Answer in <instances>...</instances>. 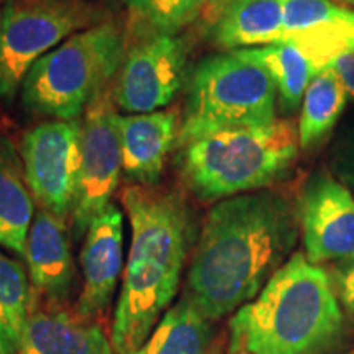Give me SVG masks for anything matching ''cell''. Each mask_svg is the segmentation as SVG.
I'll use <instances>...</instances> for the list:
<instances>
[{
	"mask_svg": "<svg viewBox=\"0 0 354 354\" xmlns=\"http://www.w3.org/2000/svg\"><path fill=\"white\" fill-rule=\"evenodd\" d=\"M32 310L28 271L0 251V354H20Z\"/></svg>",
	"mask_w": 354,
	"mask_h": 354,
	"instance_id": "22",
	"label": "cell"
},
{
	"mask_svg": "<svg viewBox=\"0 0 354 354\" xmlns=\"http://www.w3.org/2000/svg\"><path fill=\"white\" fill-rule=\"evenodd\" d=\"M123 205L131 241L110 343L117 354H131L172 307L198 227L189 201L176 189L128 185Z\"/></svg>",
	"mask_w": 354,
	"mask_h": 354,
	"instance_id": "2",
	"label": "cell"
},
{
	"mask_svg": "<svg viewBox=\"0 0 354 354\" xmlns=\"http://www.w3.org/2000/svg\"><path fill=\"white\" fill-rule=\"evenodd\" d=\"M25 180L38 207L71 216L82 161V120H46L24 136Z\"/></svg>",
	"mask_w": 354,
	"mask_h": 354,
	"instance_id": "8",
	"label": "cell"
},
{
	"mask_svg": "<svg viewBox=\"0 0 354 354\" xmlns=\"http://www.w3.org/2000/svg\"><path fill=\"white\" fill-rule=\"evenodd\" d=\"M284 10V38L307 32L318 25L336 19L344 7L331 0H282Z\"/></svg>",
	"mask_w": 354,
	"mask_h": 354,
	"instance_id": "23",
	"label": "cell"
},
{
	"mask_svg": "<svg viewBox=\"0 0 354 354\" xmlns=\"http://www.w3.org/2000/svg\"><path fill=\"white\" fill-rule=\"evenodd\" d=\"M346 318L333 279L305 253H294L258 297L230 320L228 351L343 354Z\"/></svg>",
	"mask_w": 354,
	"mask_h": 354,
	"instance_id": "3",
	"label": "cell"
},
{
	"mask_svg": "<svg viewBox=\"0 0 354 354\" xmlns=\"http://www.w3.org/2000/svg\"><path fill=\"white\" fill-rule=\"evenodd\" d=\"M339 2H343V3H346V6L354 7V0H339Z\"/></svg>",
	"mask_w": 354,
	"mask_h": 354,
	"instance_id": "30",
	"label": "cell"
},
{
	"mask_svg": "<svg viewBox=\"0 0 354 354\" xmlns=\"http://www.w3.org/2000/svg\"><path fill=\"white\" fill-rule=\"evenodd\" d=\"M228 51L264 46L284 38L282 0H233L209 30Z\"/></svg>",
	"mask_w": 354,
	"mask_h": 354,
	"instance_id": "15",
	"label": "cell"
},
{
	"mask_svg": "<svg viewBox=\"0 0 354 354\" xmlns=\"http://www.w3.org/2000/svg\"><path fill=\"white\" fill-rule=\"evenodd\" d=\"M91 354H117L113 351L112 348V343H110V339L105 336V333L100 335V338L97 339L94 349H92Z\"/></svg>",
	"mask_w": 354,
	"mask_h": 354,
	"instance_id": "28",
	"label": "cell"
},
{
	"mask_svg": "<svg viewBox=\"0 0 354 354\" xmlns=\"http://www.w3.org/2000/svg\"><path fill=\"white\" fill-rule=\"evenodd\" d=\"M24 258L33 294L46 307H63L74 281V261L66 221L38 207L26 236Z\"/></svg>",
	"mask_w": 354,
	"mask_h": 354,
	"instance_id": "13",
	"label": "cell"
},
{
	"mask_svg": "<svg viewBox=\"0 0 354 354\" xmlns=\"http://www.w3.org/2000/svg\"><path fill=\"white\" fill-rule=\"evenodd\" d=\"M35 210L21 156L0 130V246L24 256Z\"/></svg>",
	"mask_w": 354,
	"mask_h": 354,
	"instance_id": "16",
	"label": "cell"
},
{
	"mask_svg": "<svg viewBox=\"0 0 354 354\" xmlns=\"http://www.w3.org/2000/svg\"><path fill=\"white\" fill-rule=\"evenodd\" d=\"M113 100L127 113H149L167 107L187 76L189 46L180 37H158L128 46Z\"/></svg>",
	"mask_w": 354,
	"mask_h": 354,
	"instance_id": "10",
	"label": "cell"
},
{
	"mask_svg": "<svg viewBox=\"0 0 354 354\" xmlns=\"http://www.w3.org/2000/svg\"><path fill=\"white\" fill-rule=\"evenodd\" d=\"M299 234L297 205L276 190L216 202L198 232L183 295L214 322L236 312L289 261Z\"/></svg>",
	"mask_w": 354,
	"mask_h": 354,
	"instance_id": "1",
	"label": "cell"
},
{
	"mask_svg": "<svg viewBox=\"0 0 354 354\" xmlns=\"http://www.w3.org/2000/svg\"><path fill=\"white\" fill-rule=\"evenodd\" d=\"M336 292H338L339 302L348 310V313L354 320V261L342 264L336 274Z\"/></svg>",
	"mask_w": 354,
	"mask_h": 354,
	"instance_id": "26",
	"label": "cell"
},
{
	"mask_svg": "<svg viewBox=\"0 0 354 354\" xmlns=\"http://www.w3.org/2000/svg\"><path fill=\"white\" fill-rule=\"evenodd\" d=\"M127 46V33L113 20L71 35L26 74L21 104L50 120L81 118L120 73Z\"/></svg>",
	"mask_w": 354,
	"mask_h": 354,
	"instance_id": "5",
	"label": "cell"
},
{
	"mask_svg": "<svg viewBox=\"0 0 354 354\" xmlns=\"http://www.w3.org/2000/svg\"><path fill=\"white\" fill-rule=\"evenodd\" d=\"M84 284L76 315L95 323L105 315L123 271V214L115 203L92 220L81 251Z\"/></svg>",
	"mask_w": 354,
	"mask_h": 354,
	"instance_id": "12",
	"label": "cell"
},
{
	"mask_svg": "<svg viewBox=\"0 0 354 354\" xmlns=\"http://www.w3.org/2000/svg\"><path fill=\"white\" fill-rule=\"evenodd\" d=\"M232 2L233 0H209V3H207L205 7V12H203L202 15L203 24H205L207 28L210 30L212 26H214L216 19L221 15V12H223Z\"/></svg>",
	"mask_w": 354,
	"mask_h": 354,
	"instance_id": "27",
	"label": "cell"
},
{
	"mask_svg": "<svg viewBox=\"0 0 354 354\" xmlns=\"http://www.w3.org/2000/svg\"><path fill=\"white\" fill-rule=\"evenodd\" d=\"M348 92L331 68L318 71L308 84L299 120L300 148L310 149L325 141L342 117Z\"/></svg>",
	"mask_w": 354,
	"mask_h": 354,
	"instance_id": "19",
	"label": "cell"
},
{
	"mask_svg": "<svg viewBox=\"0 0 354 354\" xmlns=\"http://www.w3.org/2000/svg\"><path fill=\"white\" fill-rule=\"evenodd\" d=\"M104 330L63 307L32 310L20 354H91Z\"/></svg>",
	"mask_w": 354,
	"mask_h": 354,
	"instance_id": "17",
	"label": "cell"
},
{
	"mask_svg": "<svg viewBox=\"0 0 354 354\" xmlns=\"http://www.w3.org/2000/svg\"><path fill=\"white\" fill-rule=\"evenodd\" d=\"M123 174L131 185H158L166 156L179 138L174 110L128 113L117 117Z\"/></svg>",
	"mask_w": 354,
	"mask_h": 354,
	"instance_id": "14",
	"label": "cell"
},
{
	"mask_svg": "<svg viewBox=\"0 0 354 354\" xmlns=\"http://www.w3.org/2000/svg\"><path fill=\"white\" fill-rule=\"evenodd\" d=\"M104 12L87 0H3L0 3V99L12 100L26 74L71 35Z\"/></svg>",
	"mask_w": 354,
	"mask_h": 354,
	"instance_id": "7",
	"label": "cell"
},
{
	"mask_svg": "<svg viewBox=\"0 0 354 354\" xmlns=\"http://www.w3.org/2000/svg\"><path fill=\"white\" fill-rule=\"evenodd\" d=\"M209 0H128L127 44L158 37H177L197 21Z\"/></svg>",
	"mask_w": 354,
	"mask_h": 354,
	"instance_id": "20",
	"label": "cell"
},
{
	"mask_svg": "<svg viewBox=\"0 0 354 354\" xmlns=\"http://www.w3.org/2000/svg\"><path fill=\"white\" fill-rule=\"evenodd\" d=\"M228 354H248L245 351H228ZM343 354H354V349L353 351H348V353H343Z\"/></svg>",
	"mask_w": 354,
	"mask_h": 354,
	"instance_id": "29",
	"label": "cell"
},
{
	"mask_svg": "<svg viewBox=\"0 0 354 354\" xmlns=\"http://www.w3.org/2000/svg\"><path fill=\"white\" fill-rule=\"evenodd\" d=\"M297 209L310 263L354 261V196L328 169H318L308 177Z\"/></svg>",
	"mask_w": 354,
	"mask_h": 354,
	"instance_id": "11",
	"label": "cell"
},
{
	"mask_svg": "<svg viewBox=\"0 0 354 354\" xmlns=\"http://www.w3.org/2000/svg\"><path fill=\"white\" fill-rule=\"evenodd\" d=\"M328 171L354 196V117L336 133L330 148Z\"/></svg>",
	"mask_w": 354,
	"mask_h": 354,
	"instance_id": "24",
	"label": "cell"
},
{
	"mask_svg": "<svg viewBox=\"0 0 354 354\" xmlns=\"http://www.w3.org/2000/svg\"><path fill=\"white\" fill-rule=\"evenodd\" d=\"M243 51L268 71L277 88L282 109L292 112L302 104L305 91L318 69L297 44L289 39H281L264 46L246 48Z\"/></svg>",
	"mask_w": 354,
	"mask_h": 354,
	"instance_id": "21",
	"label": "cell"
},
{
	"mask_svg": "<svg viewBox=\"0 0 354 354\" xmlns=\"http://www.w3.org/2000/svg\"><path fill=\"white\" fill-rule=\"evenodd\" d=\"M214 323L183 295L131 354H216Z\"/></svg>",
	"mask_w": 354,
	"mask_h": 354,
	"instance_id": "18",
	"label": "cell"
},
{
	"mask_svg": "<svg viewBox=\"0 0 354 354\" xmlns=\"http://www.w3.org/2000/svg\"><path fill=\"white\" fill-rule=\"evenodd\" d=\"M117 117L113 91L107 87L92 100L82 120L81 176L71 212L76 240L86 234L92 220L112 203L110 198L120 183L123 167Z\"/></svg>",
	"mask_w": 354,
	"mask_h": 354,
	"instance_id": "9",
	"label": "cell"
},
{
	"mask_svg": "<svg viewBox=\"0 0 354 354\" xmlns=\"http://www.w3.org/2000/svg\"><path fill=\"white\" fill-rule=\"evenodd\" d=\"M276 99L268 71L243 50L205 57L189 81L177 145L225 128L272 123Z\"/></svg>",
	"mask_w": 354,
	"mask_h": 354,
	"instance_id": "6",
	"label": "cell"
},
{
	"mask_svg": "<svg viewBox=\"0 0 354 354\" xmlns=\"http://www.w3.org/2000/svg\"><path fill=\"white\" fill-rule=\"evenodd\" d=\"M328 68H331L343 82L344 88H346L348 95L354 99V39L349 46L339 53L338 56L331 61Z\"/></svg>",
	"mask_w": 354,
	"mask_h": 354,
	"instance_id": "25",
	"label": "cell"
},
{
	"mask_svg": "<svg viewBox=\"0 0 354 354\" xmlns=\"http://www.w3.org/2000/svg\"><path fill=\"white\" fill-rule=\"evenodd\" d=\"M299 131L290 120L225 128L180 146L184 184L203 202L269 189L297 161Z\"/></svg>",
	"mask_w": 354,
	"mask_h": 354,
	"instance_id": "4",
	"label": "cell"
}]
</instances>
